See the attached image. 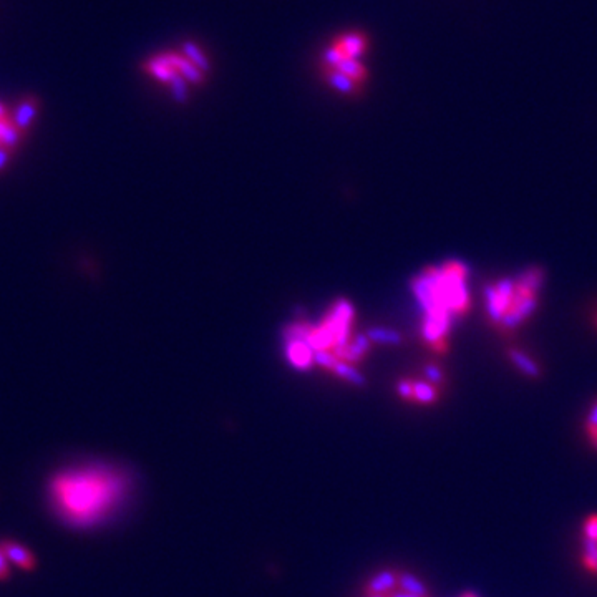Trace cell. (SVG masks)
Returning <instances> with one entry per match:
<instances>
[{
  "label": "cell",
  "mask_w": 597,
  "mask_h": 597,
  "mask_svg": "<svg viewBox=\"0 0 597 597\" xmlns=\"http://www.w3.org/2000/svg\"><path fill=\"white\" fill-rule=\"evenodd\" d=\"M127 478L105 465L66 468L49 481L50 506L65 524L90 528L108 516L127 493Z\"/></svg>",
  "instance_id": "6da1fadb"
},
{
  "label": "cell",
  "mask_w": 597,
  "mask_h": 597,
  "mask_svg": "<svg viewBox=\"0 0 597 597\" xmlns=\"http://www.w3.org/2000/svg\"><path fill=\"white\" fill-rule=\"evenodd\" d=\"M466 281L468 269L457 261L440 267H428L415 277V296L425 312L422 335L425 344L435 352L446 351L448 332L451 331L453 320L465 316L470 307Z\"/></svg>",
  "instance_id": "7a4b0ae2"
},
{
  "label": "cell",
  "mask_w": 597,
  "mask_h": 597,
  "mask_svg": "<svg viewBox=\"0 0 597 597\" xmlns=\"http://www.w3.org/2000/svg\"><path fill=\"white\" fill-rule=\"evenodd\" d=\"M544 285V270L528 267L513 277L493 282L485 289L488 319L501 331H514L531 319L539 304Z\"/></svg>",
  "instance_id": "3957f363"
},
{
  "label": "cell",
  "mask_w": 597,
  "mask_h": 597,
  "mask_svg": "<svg viewBox=\"0 0 597 597\" xmlns=\"http://www.w3.org/2000/svg\"><path fill=\"white\" fill-rule=\"evenodd\" d=\"M0 548L5 552L9 563H14L17 568L23 569V571H34L37 568V559H35L34 552L23 544L17 543V541L3 539L0 543Z\"/></svg>",
  "instance_id": "277c9868"
},
{
  "label": "cell",
  "mask_w": 597,
  "mask_h": 597,
  "mask_svg": "<svg viewBox=\"0 0 597 597\" xmlns=\"http://www.w3.org/2000/svg\"><path fill=\"white\" fill-rule=\"evenodd\" d=\"M398 572L394 569H385L373 576L364 587V597L392 594L398 587Z\"/></svg>",
  "instance_id": "5b68a950"
},
{
  "label": "cell",
  "mask_w": 597,
  "mask_h": 597,
  "mask_svg": "<svg viewBox=\"0 0 597 597\" xmlns=\"http://www.w3.org/2000/svg\"><path fill=\"white\" fill-rule=\"evenodd\" d=\"M288 359L296 368H309L314 362V351L305 340L288 335Z\"/></svg>",
  "instance_id": "8992f818"
},
{
  "label": "cell",
  "mask_w": 597,
  "mask_h": 597,
  "mask_svg": "<svg viewBox=\"0 0 597 597\" xmlns=\"http://www.w3.org/2000/svg\"><path fill=\"white\" fill-rule=\"evenodd\" d=\"M332 47L344 57V60L345 58H359V55H362L367 49V38L359 32L347 34L337 38Z\"/></svg>",
  "instance_id": "52a82bcc"
},
{
  "label": "cell",
  "mask_w": 597,
  "mask_h": 597,
  "mask_svg": "<svg viewBox=\"0 0 597 597\" xmlns=\"http://www.w3.org/2000/svg\"><path fill=\"white\" fill-rule=\"evenodd\" d=\"M38 108H40V101H38V98L35 97L23 98L14 112V121L18 127V129H22L23 133H27V129L30 128L35 116H37Z\"/></svg>",
  "instance_id": "ba28073f"
},
{
  "label": "cell",
  "mask_w": 597,
  "mask_h": 597,
  "mask_svg": "<svg viewBox=\"0 0 597 597\" xmlns=\"http://www.w3.org/2000/svg\"><path fill=\"white\" fill-rule=\"evenodd\" d=\"M325 78H327L331 86L342 93H353L359 88V84H355L352 78H348L347 75L339 72V70L333 68L331 65H327V70H325Z\"/></svg>",
  "instance_id": "9c48e42d"
},
{
  "label": "cell",
  "mask_w": 597,
  "mask_h": 597,
  "mask_svg": "<svg viewBox=\"0 0 597 597\" xmlns=\"http://www.w3.org/2000/svg\"><path fill=\"white\" fill-rule=\"evenodd\" d=\"M411 383H414V400L411 402L428 405V403H433L438 398L440 392L437 385L427 382V380H420V382L411 380Z\"/></svg>",
  "instance_id": "30bf717a"
},
{
  "label": "cell",
  "mask_w": 597,
  "mask_h": 597,
  "mask_svg": "<svg viewBox=\"0 0 597 597\" xmlns=\"http://www.w3.org/2000/svg\"><path fill=\"white\" fill-rule=\"evenodd\" d=\"M398 589L400 591L410 592V594L422 596V597H430V592L425 584L420 579H416L414 574H408V572L400 571L398 572Z\"/></svg>",
  "instance_id": "8fae6325"
},
{
  "label": "cell",
  "mask_w": 597,
  "mask_h": 597,
  "mask_svg": "<svg viewBox=\"0 0 597 597\" xmlns=\"http://www.w3.org/2000/svg\"><path fill=\"white\" fill-rule=\"evenodd\" d=\"M333 68H337L339 72L347 75V77L352 78L355 84H362L365 78H367V70L364 68L362 64H359L357 58H345V60H342L340 64L333 66Z\"/></svg>",
  "instance_id": "7c38bea8"
},
{
  "label": "cell",
  "mask_w": 597,
  "mask_h": 597,
  "mask_svg": "<svg viewBox=\"0 0 597 597\" xmlns=\"http://www.w3.org/2000/svg\"><path fill=\"white\" fill-rule=\"evenodd\" d=\"M509 359L511 362L516 365L518 370L524 373L528 377H537L539 375V368H537L536 362L533 359H529L524 352L521 351H509Z\"/></svg>",
  "instance_id": "4fadbf2b"
},
{
  "label": "cell",
  "mask_w": 597,
  "mask_h": 597,
  "mask_svg": "<svg viewBox=\"0 0 597 597\" xmlns=\"http://www.w3.org/2000/svg\"><path fill=\"white\" fill-rule=\"evenodd\" d=\"M183 50H184V57H186L190 62H192V64L198 66L199 70L209 68V62H207V58L204 57L201 50L198 49V45H194L192 42H186L183 45Z\"/></svg>",
  "instance_id": "5bb4252c"
},
{
  "label": "cell",
  "mask_w": 597,
  "mask_h": 597,
  "mask_svg": "<svg viewBox=\"0 0 597 597\" xmlns=\"http://www.w3.org/2000/svg\"><path fill=\"white\" fill-rule=\"evenodd\" d=\"M368 339L370 342H377V344H398L400 335L394 331H370L368 332Z\"/></svg>",
  "instance_id": "9a60e30c"
},
{
  "label": "cell",
  "mask_w": 597,
  "mask_h": 597,
  "mask_svg": "<svg viewBox=\"0 0 597 597\" xmlns=\"http://www.w3.org/2000/svg\"><path fill=\"white\" fill-rule=\"evenodd\" d=\"M586 433H587L589 440H591L592 445H594V448H597V400L594 403H592L591 410H589L587 423H586Z\"/></svg>",
  "instance_id": "2e32d148"
},
{
  "label": "cell",
  "mask_w": 597,
  "mask_h": 597,
  "mask_svg": "<svg viewBox=\"0 0 597 597\" xmlns=\"http://www.w3.org/2000/svg\"><path fill=\"white\" fill-rule=\"evenodd\" d=\"M425 377H427V382L437 385V387H440V385L443 383V373L438 367H435V365H428L425 368Z\"/></svg>",
  "instance_id": "e0dca14e"
},
{
  "label": "cell",
  "mask_w": 597,
  "mask_h": 597,
  "mask_svg": "<svg viewBox=\"0 0 597 597\" xmlns=\"http://www.w3.org/2000/svg\"><path fill=\"white\" fill-rule=\"evenodd\" d=\"M396 392L403 400H414V383L411 380H402L396 385Z\"/></svg>",
  "instance_id": "ac0fdd59"
},
{
  "label": "cell",
  "mask_w": 597,
  "mask_h": 597,
  "mask_svg": "<svg viewBox=\"0 0 597 597\" xmlns=\"http://www.w3.org/2000/svg\"><path fill=\"white\" fill-rule=\"evenodd\" d=\"M584 533L589 539L597 541V514H591L584 522Z\"/></svg>",
  "instance_id": "d6986e66"
},
{
  "label": "cell",
  "mask_w": 597,
  "mask_h": 597,
  "mask_svg": "<svg viewBox=\"0 0 597 597\" xmlns=\"http://www.w3.org/2000/svg\"><path fill=\"white\" fill-rule=\"evenodd\" d=\"M10 577V568H9V559H7L5 552L0 548V581H7Z\"/></svg>",
  "instance_id": "ffe728a7"
},
{
  "label": "cell",
  "mask_w": 597,
  "mask_h": 597,
  "mask_svg": "<svg viewBox=\"0 0 597 597\" xmlns=\"http://www.w3.org/2000/svg\"><path fill=\"white\" fill-rule=\"evenodd\" d=\"M388 597H422V596L410 594V592H405V591H394Z\"/></svg>",
  "instance_id": "44dd1931"
},
{
  "label": "cell",
  "mask_w": 597,
  "mask_h": 597,
  "mask_svg": "<svg viewBox=\"0 0 597 597\" xmlns=\"http://www.w3.org/2000/svg\"><path fill=\"white\" fill-rule=\"evenodd\" d=\"M7 112H9V110H7L5 107H3V105H2V103H0V116H2V115H5V113H7Z\"/></svg>",
  "instance_id": "7402d4cb"
},
{
  "label": "cell",
  "mask_w": 597,
  "mask_h": 597,
  "mask_svg": "<svg viewBox=\"0 0 597 597\" xmlns=\"http://www.w3.org/2000/svg\"><path fill=\"white\" fill-rule=\"evenodd\" d=\"M463 597H477L474 594H471V592H468V594H465Z\"/></svg>",
  "instance_id": "603a6c76"
},
{
  "label": "cell",
  "mask_w": 597,
  "mask_h": 597,
  "mask_svg": "<svg viewBox=\"0 0 597 597\" xmlns=\"http://www.w3.org/2000/svg\"><path fill=\"white\" fill-rule=\"evenodd\" d=\"M388 596H390V594H388ZM388 596H370V597H388Z\"/></svg>",
  "instance_id": "cb8c5ba5"
},
{
  "label": "cell",
  "mask_w": 597,
  "mask_h": 597,
  "mask_svg": "<svg viewBox=\"0 0 597 597\" xmlns=\"http://www.w3.org/2000/svg\"><path fill=\"white\" fill-rule=\"evenodd\" d=\"M596 572H597V569H596Z\"/></svg>",
  "instance_id": "d4e9b609"
}]
</instances>
